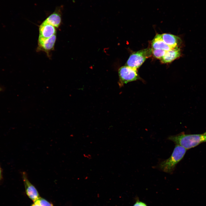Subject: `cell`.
<instances>
[{"mask_svg": "<svg viewBox=\"0 0 206 206\" xmlns=\"http://www.w3.org/2000/svg\"><path fill=\"white\" fill-rule=\"evenodd\" d=\"M21 174L26 193L29 198L35 202L40 197L38 192L29 181L26 173L23 172Z\"/></svg>", "mask_w": 206, "mask_h": 206, "instance_id": "cell-6", "label": "cell"}, {"mask_svg": "<svg viewBox=\"0 0 206 206\" xmlns=\"http://www.w3.org/2000/svg\"><path fill=\"white\" fill-rule=\"evenodd\" d=\"M151 49L152 54L156 58L160 60L163 57L166 52L163 49Z\"/></svg>", "mask_w": 206, "mask_h": 206, "instance_id": "cell-12", "label": "cell"}, {"mask_svg": "<svg viewBox=\"0 0 206 206\" xmlns=\"http://www.w3.org/2000/svg\"><path fill=\"white\" fill-rule=\"evenodd\" d=\"M205 133H206V132H205Z\"/></svg>", "mask_w": 206, "mask_h": 206, "instance_id": "cell-17", "label": "cell"}, {"mask_svg": "<svg viewBox=\"0 0 206 206\" xmlns=\"http://www.w3.org/2000/svg\"><path fill=\"white\" fill-rule=\"evenodd\" d=\"M152 54L151 48H146L133 53L127 60L126 66L137 69Z\"/></svg>", "mask_w": 206, "mask_h": 206, "instance_id": "cell-3", "label": "cell"}, {"mask_svg": "<svg viewBox=\"0 0 206 206\" xmlns=\"http://www.w3.org/2000/svg\"><path fill=\"white\" fill-rule=\"evenodd\" d=\"M61 14L60 9H57L49 15L43 22L49 24L56 28L60 25L62 21Z\"/></svg>", "mask_w": 206, "mask_h": 206, "instance_id": "cell-10", "label": "cell"}, {"mask_svg": "<svg viewBox=\"0 0 206 206\" xmlns=\"http://www.w3.org/2000/svg\"><path fill=\"white\" fill-rule=\"evenodd\" d=\"M31 206H40L39 205L34 203Z\"/></svg>", "mask_w": 206, "mask_h": 206, "instance_id": "cell-16", "label": "cell"}, {"mask_svg": "<svg viewBox=\"0 0 206 206\" xmlns=\"http://www.w3.org/2000/svg\"><path fill=\"white\" fill-rule=\"evenodd\" d=\"M119 85L121 86L140 78L137 69L127 66L121 67L118 70Z\"/></svg>", "mask_w": 206, "mask_h": 206, "instance_id": "cell-4", "label": "cell"}, {"mask_svg": "<svg viewBox=\"0 0 206 206\" xmlns=\"http://www.w3.org/2000/svg\"><path fill=\"white\" fill-rule=\"evenodd\" d=\"M161 35L163 41L171 48L179 47L182 43L181 39L177 36L165 33Z\"/></svg>", "mask_w": 206, "mask_h": 206, "instance_id": "cell-8", "label": "cell"}, {"mask_svg": "<svg viewBox=\"0 0 206 206\" xmlns=\"http://www.w3.org/2000/svg\"><path fill=\"white\" fill-rule=\"evenodd\" d=\"M181 50L179 47L171 48L166 51V54L161 60V62L164 63L171 62L181 55Z\"/></svg>", "mask_w": 206, "mask_h": 206, "instance_id": "cell-9", "label": "cell"}, {"mask_svg": "<svg viewBox=\"0 0 206 206\" xmlns=\"http://www.w3.org/2000/svg\"><path fill=\"white\" fill-rule=\"evenodd\" d=\"M151 45L152 49H162L166 51L171 49L164 42L161 34H159L157 35L152 40Z\"/></svg>", "mask_w": 206, "mask_h": 206, "instance_id": "cell-11", "label": "cell"}, {"mask_svg": "<svg viewBox=\"0 0 206 206\" xmlns=\"http://www.w3.org/2000/svg\"><path fill=\"white\" fill-rule=\"evenodd\" d=\"M56 33L55 27L49 24L43 22L39 26V37L48 38Z\"/></svg>", "mask_w": 206, "mask_h": 206, "instance_id": "cell-7", "label": "cell"}, {"mask_svg": "<svg viewBox=\"0 0 206 206\" xmlns=\"http://www.w3.org/2000/svg\"><path fill=\"white\" fill-rule=\"evenodd\" d=\"M187 150L182 146L176 144L170 157L161 162L159 165V168L165 172L172 173L176 165L183 158Z\"/></svg>", "mask_w": 206, "mask_h": 206, "instance_id": "cell-2", "label": "cell"}, {"mask_svg": "<svg viewBox=\"0 0 206 206\" xmlns=\"http://www.w3.org/2000/svg\"><path fill=\"white\" fill-rule=\"evenodd\" d=\"M56 39V34L48 38L39 37L37 51L44 52L49 56L50 52L54 49Z\"/></svg>", "mask_w": 206, "mask_h": 206, "instance_id": "cell-5", "label": "cell"}, {"mask_svg": "<svg viewBox=\"0 0 206 206\" xmlns=\"http://www.w3.org/2000/svg\"><path fill=\"white\" fill-rule=\"evenodd\" d=\"M133 206H147L146 204L142 201H137Z\"/></svg>", "mask_w": 206, "mask_h": 206, "instance_id": "cell-14", "label": "cell"}, {"mask_svg": "<svg viewBox=\"0 0 206 206\" xmlns=\"http://www.w3.org/2000/svg\"><path fill=\"white\" fill-rule=\"evenodd\" d=\"M34 203L39 205L40 206H53L52 204L40 197Z\"/></svg>", "mask_w": 206, "mask_h": 206, "instance_id": "cell-13", "label": "cell"}, {"mask_svg": "<svg viewBox=\"0 0 206 206\" xmlns=\"http://www.w3.org/2000/svg\"><path fill=\"white\" fill-rule=\"evenodd\" d=\"M168 139L187 150L206 142V133L205 132L202 134H186L182 133L169 136Z\"/></svg>", "mask_w": 206, "mask_h": 206, "instance_id": "cell-1", "label": "cell"}, {"mask_svg": "<svg viewBox=\"0 0 206 206\" xmlns=\"http://www.w3.org/2000/svg\"><path fill=\"white\" fill-rule=\"evenodd\" d=\"M2 176V171L0 167V180L1 179Z\"/></svg>", "mask_w": 206, "mask_h": 206, "instance_id": "cell-15", "label": "cell"}, {"mask_svg": "<svg viewBox=\"0 0 206 206\" xmlns=\"http://www.w3.org/2000/svg\"></svg>", "mask_w": 206, "mask_h": 206, "instance_id": "cell-18", "label": "cell"}]
</instances>
